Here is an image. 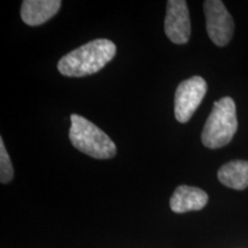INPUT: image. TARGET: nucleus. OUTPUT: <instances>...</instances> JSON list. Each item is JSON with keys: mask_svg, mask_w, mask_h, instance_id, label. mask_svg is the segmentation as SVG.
Here are the masks:
<instances>
[{"mask_svg": "<svg viewBox=\"0 0 248 248\" xmlns=\"http://www.w3.org/2000/svg\"><path fill=\"white\" fill-rule=\"evenodd\" d=\"M116 55V45L109 39H94L60 59L58 70L67 77H84L100 71Z\"/></svg>", "mask_w": 248, "mask_h": 248, "instance_id": "1", "label": "nucleus"}, {"mask_svg": "<svg viewBox=\"0 0 248 248\" xmlns=\"http://www.w3.org/2000/svg\"><path fill=\"white\" fill-rule=\"evenodd\" d=\"M70 122L69 139L74 147L99 160L111 159L115 156V142L99 126L77 114L70 116Z\"/></svg>", "mask_w": 248, "mask_h": 248, "instance_id": "2", "label": "nucleus"}, {"mask_svg": "<svg viewBox=\"0 0 248 248\" xmlns=\"http://www.w3.org/2000/svg\"><path fill=\"white\" fill-rule=\"evenodd\" d=\"M237 129V110L233 99L223 97L214 102L213 110L201 133V141L204 146L212 150L221 148L232 140Z\"/></svg>", "mask_w": 248, "mask_h": 248, "instance_id": "3", "label": "nucleus"}, {"mask_svg": "<svg viewBox=\"0 0 248 248\" xmlns=\"http://www.w3.org/2000/svg\"><path fill=\"white\" fill-rule=\"evenodd\" d=\"M207 83L201 76L183 80L175 93V117L179 123H187L200 106L207 93Z\"/></svg>", "mask_w": 248, "mask_h": 248, "instance_id": "4", "label": "nucleus"}, {"mask_svg": "<svg viewBox=\"0 0 248 248\" xmlns=\"http://www.w3.org/2000/svg\"><path fill=\"white\" fill-rule=\"evenodd\" d=\"M203 11L209 38L217 46L228 45L233 36L234 22L225 5L221 0H206Z\"/></svg>", "mask_w": 248, "mask_h": 248, "instance_id": "5", "label": "nucleus"}, {"mask_svg": "<svg viewBox=\"0 0 248 248\" xmlns=\"http://www.w3.org/2000/svg\"><path fill=\"white\" fill-rule=\"evenodd\" d=\"M164 31L173 44H186L191 36V21L187 2L184 0H169L164 18Z\"/></svg>", "mask_w": 248, "mask_h": 248, "instance_id": "6", "label": "nucleus"}, {"mask_svg": "<svg viewBox=\"0 0 248 248\" xmlns=\"http://www.w3.org/2000/svg\"><path fill=\"white\" fill-rule=\"evenodd\" d=\"M208 203V194L199 187L181 185L170 198V208L172 212L183 214L201 210Z\"/></svg>", "mask_w": 248, "mask_h": 248, "instance_id": "7", "label": "nucleus"}, {"mask_svg": "<svg viewBox=\"0 0 248 248\" xmlns=\"http://www.w3.org/2000/svg\"><path fill=\"white\" fill-rule=\"evenodd\" d=\"M61 5L59 0H24L21 6V18L30 27L40 26L55 16Z\"/></svg>", "mask_w": 248, "mask_h": 248, "instance_id": "8", "label": "nucleus"}, {"mask_svg": "<svg viewBox=\"0 0 248 248\" xmlns=\"http://www.w3.org/2000/svg\"><path fill=\"white\" fill-rule=\"evenodd\" d=\"M217 177L226 187L245 190L248 187V161L234 160L225 163L219 168Z\"/></svg>", "mask_w": 248, "mask_h": 248, "instance_id": "9", "label": "nucleus"}, {"mask_svg": "<svg viewBox=\"0 0 248 248\" xmlns=\"http://www.w3.org/2000/svg\"><path fill=\"white\" fill-rule=\"evenodd\" d=\"M13 176L14 169L11 157L6 151L4 139L0 138V182L1 184H7L13 179Z\"/></svg>", "mask_w": 248, "mask_h": 248, "instance_id": "10", "label": "nucleus"}]
</instances>
